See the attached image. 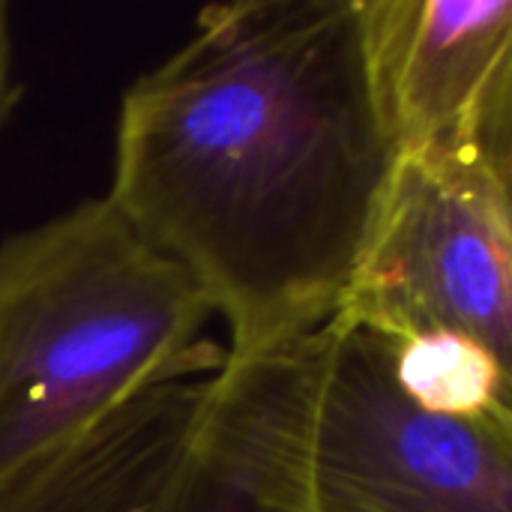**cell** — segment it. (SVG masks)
I'll list each match as a JSON object with an SVG mask.
<instances>
[{"label":"cell","instance_id":"obj_5","mask_svg":"<svg viewBox=\"0 0 512 512\" xmlns=\"http://www.w3.org/2000/svg\"><path fill=\"white\" fill-rule=\"evenodd\" d=\"M399 156L512 165V0H366Z\"/></svg>","mask_w":512,"mask_h":512},{"label":"cell","instance_id":"obj_1","mask_svg":"<svg viewBox=\"0 0 512 512\" xmlns=\"http://www.w3.org/2000/svg\"><path fill=\"white\" fill-rule=\"evenodd\" d=\"M396 162L366 0H234L126 87L105 195L237 357L336 315Z\"/></svg>","mask_w":512,"mask_h":512},{"label":"cell","instance_id":"obj_3","mask_svg":"<svg viewBox=\"0 0 512 512\" xmlns=\"http://www.w3.org/2000/svg\"><path fill=\"white\" fill-rule=\"evenodd\" d=\"M213 306L108 195L0 243V498L129 402L210 378Z\"/></svg>","mask_w":512,"mask_h":512},{"label":"cell","instance_id":"obj_2","mask_svg":"<svg viewBox=\"0 0 512 512\" xmlns=\"http://www.w3.org/2000/svg\"><path fill=\"white\" fill-rule=\"evenodd\" d=\"M189 444L285 512H512V426L423 408L342 318L228 354Z\"/></svg>","mask_w":512,"mask_h":512},{"label":"cell","instance_id":"obj_8","mask_svg":"<svg viewBox=\"0 0 512 512\" xmlns=\"http://www.w3.org/2000/svg\"><path fill=\"white\" fill-rule=\"evenodd\" d=\"M138 512H285L186 447L180 462Z\"/></svg>","mask_w":512,"mask_h":512},{"label":"cell","instance_id":"obj_7","mask_svg":"<svg viewBox=\"0 0 512 512\" xmlns=\"http://www.w3.org/2000/svg\"><path fill=\"white\" fill-rule=\"evenodd\" d=\"M387 342L399 384L423 408L512 426V363L462 336Z\"/></svg>","mask_w":512,"mask_h":512},{"label":"cell","instance_id":"obj_4","mask_svg":"<svg viewBox=\"0 0 512 512\" xmlns=\"http://www.w3.org/2000/svg\"><path fill=\"white\" fill-rule=\"evenodd\" d=\"M333 318L384 339L462 336L512 363V165L399 156Z\"/></svg>","mask_w":512,"mask_h":512},{"label":"cell","instance_id":"obj_9","mask_svg":"<svg viewBox=\"0 0 512 512\" xmlns=\"http://www.w3.org/2000/svg\"><path fill=\"white\" fill-rule=\"evenodd\" d=\"M15 78H12V27H9V6L0 0V132L9 120L15 102Z\"/></svg>","mask_w":512,"mask_h":512},{"label":"cell","instance_id":"obj_6","mask_svg":"<svg viewBox=\"0 0 512 512\" xmlns=\"http://www.w3.org/2000/svg\"><path fill=\"white\" fill-rule=\"evenodd\" d=\"M207 378L144 393L0 498V512H138L192 441Z\"/></svg>","mask_w":512,"mask_h":512}]
</instances>
